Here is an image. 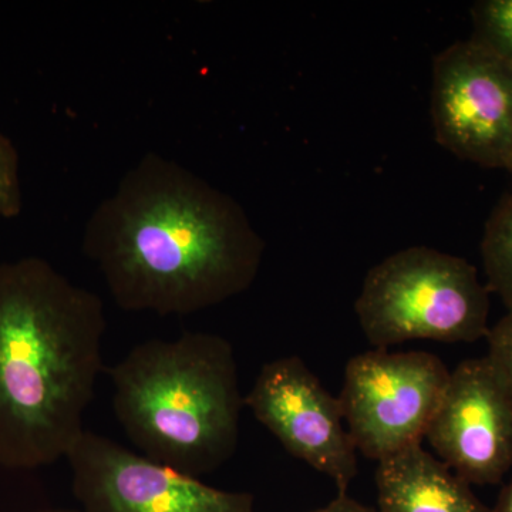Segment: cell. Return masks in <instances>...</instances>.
Returning a JSON list of instances; mask_svg holds the SVG:
<instances>
[{"mask_svg":"<svg viewBox=\"0 0 512 512\" xmlns=\"http://www.w3.org/2000/svg\"><path fill=\"white\" fill-rule=\"evenodd\" d=\"M109 375L114 413L143 456L200 478L237 453L245 396L228 339L187 332L146 340Z\"/></svg>","mask_w":512,"mask_h":512,"instance_id":"obj_3","label":"cell"},{"mask_svg":"<svg viewBox=\"0 0 512 512\" xmlns=\"http://www.w3.org/2000/svg\"><path fill=\"white\" fill-rule=\"evenodd\" d=\"M487 357L512 393V313L498 320L487 335Z\"/></svg>","mask_w":512,"mask_h":512,"instance_id":"obj_14","label":"cell"},{"mask_svg":"<svg viewBox=\"0 0 512 512\" xmlns=\"http://www.w3.org/2000/svg\"><path fill=\"white\" fill-rule=\"evenodd\" d=\"M83 512H255L245 491H225L84 431L66 456Z\"/></svg>","mask_w":512,"mask_h":512,"instance_id":"obj_7","label":"cell"},{"mask_svg":"<svg viewBox=\"0 0 512 512\" xmlns=\"http://www.w3.org/2000/svg\"><path fill=\"white\" fill-rule=\"evenodd\" d=\"M355 312L375 349L410 340L477 342L491 329L490 291L476 266L427 247L402 249L373 266Z\"/></svg>","mask_w":512,"mask_h":512,"instance_id":"obj_4","label":"cell"},{"mask_svg":"<svg viewBox=\"0 0 512 512\" xmlns=\"http://www.w3.org/2000/svg\"><path fill=\"white\" fill-rule=\"evenodd\" d=\"M39 512H83L82 510H64V508H57V510H46Z\"/></svg>","mask_w":512,"mask_h":512,"instance_id":"obj_17","label":"cell"},{"mask_svg":"<svg viewBox=\"0 0 512 512\" xmlns=\"http://www.w3.org/2000/svg\"><path fill=\"white\" fill-rule=\"evenodd\" d=\"M106 326L99 296L46 259L0 264V466H52L82 437Z\"/></svg>","mask_w":512,"mask_h":512,"instance_id":"obj_2","label":"cell"},{"mask_svg":"<svg viewBox=\"0 0 512 512\" xmlns=\"http://www.w3.org/2000/svg\"><path fill=\"white\" fill-rule=\"evenodd\" d=\"M426 440L470 485L501 483L512 468V393L487 356L450 372Z\"/></svg>","mask_w":512,"mask_h":512,"instance_id":"obj_9","label":"cell"},{"mask_svg":"<svg viewBox=\"0 0 512 512\" xmlns=\"http://www.w3.org/2000/svg\"><path fill=\"white\" fill-rule=\"evenodd\" d=\"M82 248L123 311L188 316L248 291L265 242L231 195L147 153L94 208Z\"/></svg>","mask_w":512,"mask_h":512,"instance_id":"obj_1","label":"cell"},{"mask_svg":"<svg viewBox=\"0 0 512 512\" xmlns=\"http://www.w3.org/2000/svg\"><path fill=\"white\" fill-rule=\"evenodd\" d=\"M494 512H512V478L510 483L505 485L501 491L498 503L494 507Z\"/></svg>","mask_w":512,"mask_h":512,"instance_id":"obj_16","label":"cell"},{"mask_svg":"<svg viewBox=\"0 0 512 512\" xmlns=\"http://www.w3.org/2000/svg\"><path fill=\"white\" fill-rule=\"evenodd\" d=\"M19 153L15 144L0 133V220H10L22 212Z\"/></svg>","mask_w":512,"mask_h":512,"instance_id":"obj_13","label":"cell"},{"mask_svg":"<svg viewBox=\"0 0 512 512\" xmlns=\"http://www.w3.org/2000/svg\"><path fill=\"white\" fill-rule=\"evenodd\" d=\"M507 170H508V173L511 174V178H512V160H511V163L508 164Z\"/></svg>","mask_w":512,"mask_h":512,"instance_id":"obj_18","label":"cell"},{"mask_svg":"<svg viewBox=\"0 0 512 512\" xmlns=\"http://www.w3.org/2000/svg\"><path fill=\"white\" fill-rule=\"evenodd\" d=\"M481 255L488 291L512 313V192L498 202L485 224Z\"/></svg>","mask_w":512,"mask_h":512,"instance_id":"obj_11","label":"cell"},{"mask_svg":"<svg viewBox=\"0 0 512 512\" xmlns=\"http://www.w3.org/2000/svg\"><path fill=\"white\" fill-rule=\"evenodd\" d=\"M450 370L429 352L369 350L349 360L339 402L356 450L376 463L421 444Z\"/></svg>","mask_w":512,"mask_h":512,"instance_id":"obj_5","label":"cell"},{"mask_svg":"<svg viewBox=\"0 0 512 512\" xmlns=\"http://www.w3.org/2000/svg\"><path fill=\"white\" fill-rule=\"evenodd\" d=\"M308 512H379V510L353 500L348 494H338V497L332 503Z\"/></svg>","mask_w":512,"mask_h":512,"instance_id":"obj_15","label":"cell"},{"mask_svg":"<svg viewBox=\"0 0 512 512\" xmlns=\"http://www.w3.org/2000/svg\"><path fill=\"white\" fill-rule=\"evenodd\" d=\"M379 512H494L421 444L377 463Z\"/></svg>","mask_w":512,"mask_h":512,"instance_id":"obj_10","label":"cell"},{"mask_svg":"<svg viewBox=\"0 0 512 512\" xmlns=\"http://www.w3.org/2000/svg\"><path fill=\"white\" fill-rule=\"evenodd\" d=\"M471 39L512 66V0H481L471 8Z\"/></svg>","mask_w":512,"mask_h":512,"instance_id":"obj_12","label":"cell"},{"mask_svg":"<svg viewBox=\"0 0 512 512\" xmlns=\"http://www.w3.org/2000/svg\"><path fill=\"white\" fill-rule=\"evenodd\" d=\"M431 121L441 147L487 168L512 160V66L476 40L434 57Z\"/></svg>","mask_w":512,"mask_h":512,"instance_id":"obj_6","label":"cell"},{"mask_svg":"<svg viewBox=\"0 0 512 512\" xmlns=\"http://www.w3.org/2000/svg\"><path fill=\"white\" fill-rule=\"evenodd\" d=\"M245 406L291 456L329 477L339 495L357 476V450L343 424L339 397L298 356L265 363Z\"/></svg>","mask_w":512,"mask_h":512,"instance_id":"obj_8","label":"cell"}]
</instances>
